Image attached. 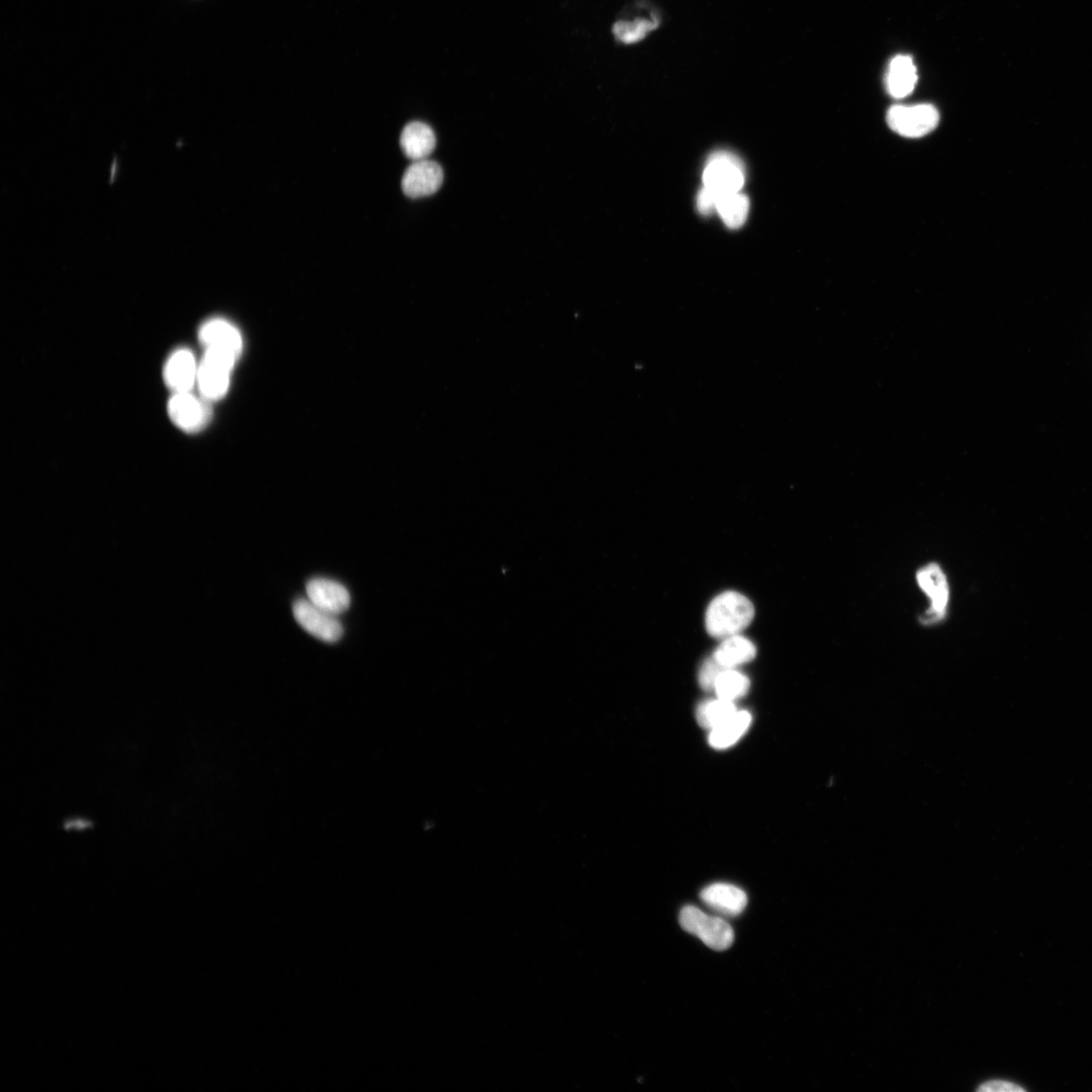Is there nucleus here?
<instances>
[{
  "label": "nucleus",
  "mask_w": 1092,
  "mask_h": 1092,
  "mask_svg": "<svg viewBox=\"0 0 1092 1092\" xmlns=\"http://www.w3.org/2000/svg\"><path fill=\"white\" fill-rule=\"evenodd\" d=\"M755 617L752 602L739 593L726 592L708 606L705 624L709 635L727 639L747 628Z\"/></svg>",
  "instance_id": "1"
},
{
  "label": "nucleus",
  "mask_w": 1092,
  "mask_h": 1092,
  "mask_svg": "<svg viewBox=\"0 0 1092 1092\" xmlns=\"http://www.w3.org/2000/svg\"><path fill=\"white\" fill-rule=\"evenodd\" d=\"M239 356L221 348H206L199 365L198 385L207 401L222 399L229 389L231 371Z\"/></svg>",
  "instance_id": "2"
},
{
  "label": "nucleus",
  "mask_w": 1092,
  "mask_h": 1092,
  "mask_svg": "<svg viewBox=\"0 0 1092 1092\" xmlns=\"http://www.w3.org/2000/svg\"><path fill=\"white\" fill-rule=\"evenodd\" d=\"M680 924L712 950L726 951L733 944L732 926L723 917L709 915L696 906L687 905L681 910Z\"/></svg>",
  "instance_id": "3"
},
{
  "label": "nucleus",
  "mask_w": 1092,
  "mask_h": 1092,
  "mask_svg": "<svg viewBox=\"0 0 1092 1092\" xmlns=\"http://www.w3.org/2000/svg\"><path fill=\"white\" fill-rule=\"evenodd\" d=\"M745 182V166L732 153L719 151L708 159L704 172V187L712 191L718 199L727 194L739 192Z\"/></svg>",
  "instance_id": "4"
},
{
  "label": "nucleus",
  "mask_w": 1092,
  "mask_h": 1092,
  "mask_svg": "<svg viewBox=\"0 0 1092 1092\" xmlns=\"http://www.w3.org/2000/svg\"><path fill=\"white\" fill-rule=\"evenodd\" d=\"M938 121L940 115L932 104L895 105L887 114V123L894 132L908 138L928 135L936 128Z\"/></svg>",
  "instance_id": "5"
},
{
  "label": "nucleus",
  "mask_w": 1092,
  "mask_h": 1092,
  "mask_svg": "<svg viewBox=\"0 0 1092 1092\" xmlns=\"http://www.w3.org/2000/svg\"><path fill=\"white\" fill-rule=\"evenodd\" d=\"M294 615L303 629L321 641L335 643L342 638L343 627L335 616L327 613L310 600H298L294 605Z\"/></svg>",
  "instance_id": "6"
},
{
  "label": "nucleus",
  "mask_w": 1092,
  "mask_h": 1092,
  "mask_svg": "<svg viewBox=\"0 0 1092 1092\" xmlns=\"http://www.w3.org/2000/svg\"><path fill=\"white\" fill-rule=\"evenodd\" d=\"M916 580L932 601L923 622L931 624L942 620L946 616L950 589L941 566L930 563L922 567L916 574Z\"/></svg>",
  "instance_id": "7"
},
{
  "label": "nucleus",
  "mask_w": 1092,
  "mask_h": 1092,
  "mask_svg": "<svg viewBox=\"0 0 1092 1092\" xmlns=\"http://www.w3.org/2000/svg\"><path fill=\"white\" fill-rule=\"evenodd\" d=\"M171 421L180 429L194 433L202 430L211 418V409L190 391L174 392L168 403Z\"/></svg>",
  "instance_id": "8"
},
{
  "label": "nucleus",
  "mask_w": 1092,
  "mask_h": 1092,
  "mask_svg": "<svg viewBox=\"0 0 1092 1092\" xmlns=\"http://www.w3.org/2000/svg\"><path fill=\"white\" fill-rule=\"evenodd\" d=\"M444 178V170L439 163L426 159L415 161L404 174L402 188L410 198H423L439 190Z\"/></svg>",
  "instance_id": "9"
},
{
  "label": "nucleus",
  "mask_w": 1092,
  "mask_h": 1092,
  "mask_svg": "<svg viewBox=\"0 0 1092 1092\" xmlns=\"http://www.w3.org/2000/svg\"><path fill=\"white\" fill-rule=\"evenodd\" d=\"M199 366L188 349H179L168 359L164 367V381L174 392L191 391L198 383Z\"/></svg>",
  "instance_id": "10"
},
{
  "label": "nucleus",
  "mask_w": 1092,
  "mask_h": 1092,
  "mask_svg": "<svg viewBox=\"0 0 1092 1092\" xmlns=\"http://www.w3.org/2000/svg\"><path fill=\"white\" fill-rule=\"evenodd\" d=\"M701 899L709 908L726 916L739 915L748 905L744 890L726 883H715L704 888Z\"/></svg>",
  "instance_id": "11"
},
{
  "label": "nucleus",
  "mask_w": 1092,
  "mask_h": 1092,
  "mask_svg": "<svg viewBox=\"0 0 1092 1092\" xmlns=\"http://www.w3.org/2000/svg\"><path fill=\"white\" fill-rule=\"evenodd\" d=\"M309 600L333 616H338L351 605V595L345 587L327 579H314L307 584Z\"/></svg>",
  "instance_id": "12"
},
{
  "label": "nucleus",
  "mask_w": 1092,
  "mask_h": 1092,
  "mask_svg": "<svg viewBox=\"0 0 1092 1092\" xmlns=\"http://www.w3.org/2000/svg\"><path fill=\"white\" fill-rule=\"evenodd\" d=\"M200 340L206 348H221L242 356L244 340L235 326L224 319H212L200 330Z\"/></svg>",
  "instance_id": "13"
},
{
  "label": "nucleus",
  "mask_w": 1092,
  "mask_h": 1092,
  "mask_svg": "<svg viewBox=\"0 0 1092 1092\" xmlns=\"http://www.w3.org/2000/svg\"><path fill=\"white\" fill-rule=\"evenodd\" d=\"M400 143L408 158L419 161L426 159L434 151L436 136L428 125L413 122L403 129Z\"/></svg>",
  "instance_id": "14"
},
{
  "label": "nucleus",
  "mask_w": 1092,
  "mask_h": 1092,
  "mask_svg": "<svg viewBox=\"0 0 1092 1092\" xmlns=\"http://www.w3.org/2000/svg\"><path fill=\"white\" fill-rule=\"evenodd\" d=\"M886 89L895 99L909 96L917 82V72L913 60L906 55L894 57L886 74Z\"/></svg>",
  "instance_id": "15"
},
{
  "label": "nucleus",
  "mask_w": 1092,
  "mask_h": 1092,
  "mask_svg": "<svg viewBox=\"0 0 1092 1092\" xmlns=\"http://www.w3.org/2000/svg\"><path fill=\"white\" fill-rule=\"evenodd\" d=\"M755 645L741 636H733L724 640L715 650L713 658L727 669L751 662L756 657Z\"/></svg>",
  "instance_id": "16"
},
{
  "label": "nucleus",
  "mask_w": 1092,
  "mask_h": 1092,
  "mask_svg": "<svg viewBox=\"0 0 1092 1092\" xmlns=\"http://www.w3.org/2000/svg\"><path fill=\"white\" fill-rule=\"evenodd\" d=\"M751 724L752 715L748 711H736L727 722L711 730L709 744L718 750L728 749L746 733Z\"/></svg>",
  "instance_id": "17"
},
{
  "label": "nucleus",
  "mask_w": 1092,
  "mask_h": 1092,
  "mask_svg": "<svg viewBox=\"0 0 1092 1092\" xmlns=\"http://www.w3.org/2000/svg\"><path fill=\"white\" fill-rule=\"evenodd\" d=\"M750 202L744 193L734 192L718 199L716 212L729 228L737 229L747 221Z\"/></svg>",
  "instance_id": "18"
},
{
  "label": "nucleus",
  "mask_w": 1092,
  "mask_h": 1092,
  "mask_svg": "<svg viewBox=\"0 0 1092 1092\" xmlns=\"http://www.w3.org/2000/svg\"><path fill=\"white\" fill-rule=\"evenodd\" d=\"M737 711L733 702L718 698L698 707L696 717L699 725L713 730L727 722Z\"/></svg>",
  "instance_id": "19"
},
{
  "label": "nucleus",
  "mask_w": 1092,
  "mask_h": 1092,
  "mask_svg": "<svg viewBox=\"0 0 1092 1092\" xmlns=\"http://www.w3.org/2000/svg\"><path fill=\"white\" fill-rule=\"evenodd\" d=\"M750 685V680L744 674L733 669H726L718 676L714 690L718 698L733 703L748 693Z\"/></svg>",
  "instance_id": "20"
},
{
  "label": "nucleus",
  "mask_w": 1092,
  "mask_h": 1092,
  "mask_svg": "<svg viewBox=\"0 0 1092 1092\" xmlns=\"http://www.w3.org/2000/svg\"><path fill=\"white\" fill-rule=\"evenodd\" d=\"M658 27L659 21L657 20L648 21L647 19H637L633 21V23L618 21V23L615 25L614 33L619 41L625 43H632L642 41L647 37L648 32Z\"/></svg>",
  "instance_id": "21"
},
{
  "label": "nucleus",
  "mask_w": 1092,
  "mask_h": 1092,
  "mask_svg": "<svg viewBox=\"0 0 1092 1092\" xmlns=\"http://www.w3.org/2000/svg\"><path fill=\"white\" fill-rule=\"evenodd\" d=\"M727 668L720 665L714 658L706 661L699 672V683L705 690H712L720 674Z\"/></svg>",
  "instance_id": "22"
},
{
  "label": "nucleus",
  "mask_w": 1092,
  "mask_h": 1092,
  "mask_svg": "<svg viewBox=\"0 0 1092 1092\" xmlns=\"http://www.w3.org/2000/svg\"><path fill=\"white\" fill-rule=\"evenodd\" d=\"M717 202V196L712 191L704 187V188L698 194L697 209L703 215H710L716 212Z\"/></svg>",
  "instance_id": "23"
},
{
  "label": "nucleus",
  "mask_w": 1092,
  "mask_h": 1092,
  "mask_svg": "<svg viewBox=\"0 0 1092 1092\" xmlns=\"http://www.w3.org/2000/svg\"><path fill=\"white\" fill-rule=\"evenodd\" d=\"M1025 1089L1023 1087H1021L1020 1085H1018L1017 1083L1007 1081V1080H1001V1079L990 1080V1081H987L985 1083H982L978 1087V1091H986V1092H988V1091L989 1092H996V1091H1000V1092H1006V1091L1022 1092Z\"/></svg>",
  "instance_id": "24"
}]
</instances>
